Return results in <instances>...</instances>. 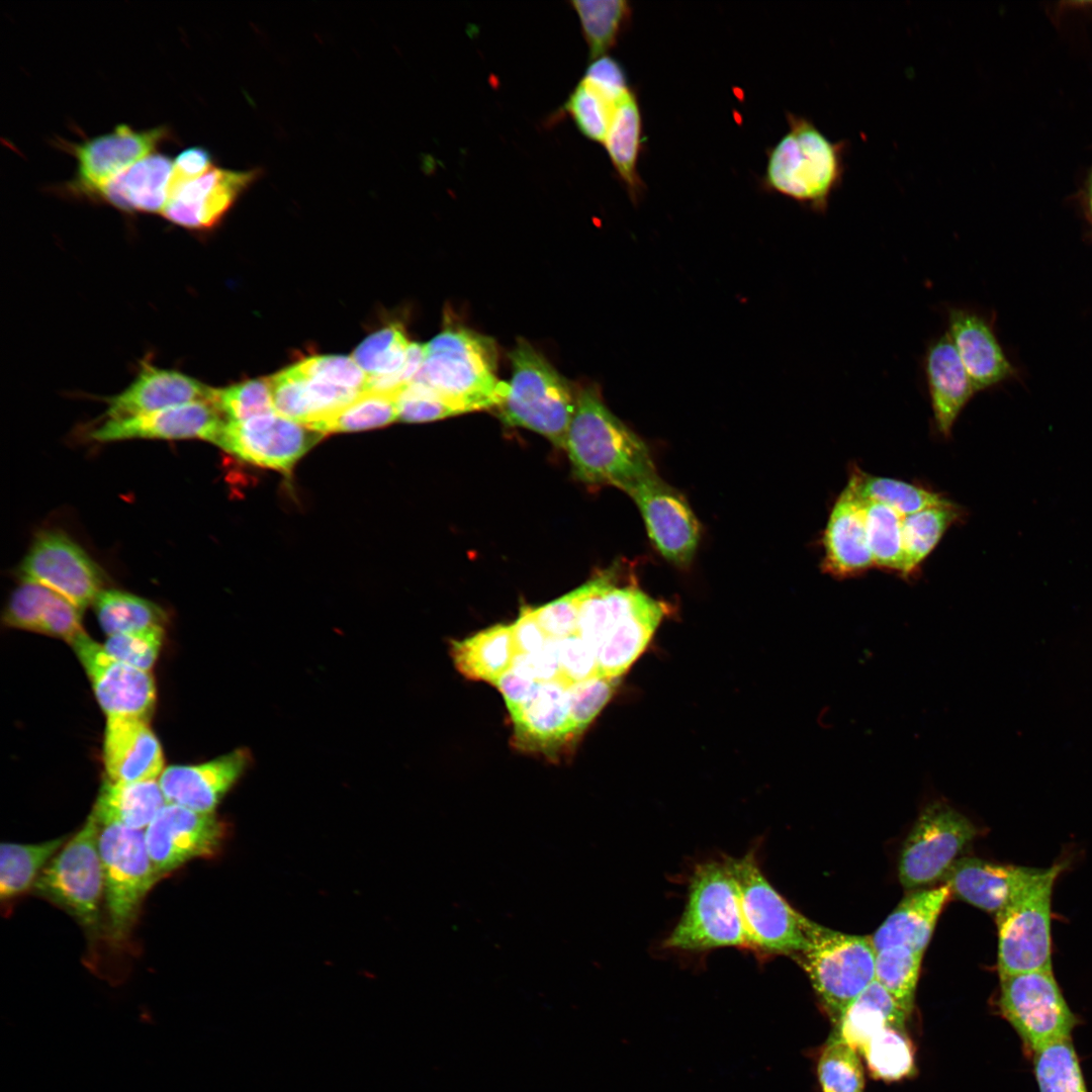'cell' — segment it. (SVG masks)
<instances>
[{"instance_id": "cell-37", "label": "cell", "mask_w": 1092, "mask_h": 1092, "mask_svg": "<svg viewBox=\"0 0 1092 1092\" xmlns=\"http://www.w3.org/2000/svg\"><path fill=\"white\" fill-rule=\"evenodd\" d=\"M847 483L860 499L882 504L901 516L949 500L941 493L927 487L901 479L874 475L857 466L851 467Z\"/></svg>"}, {"instance_id": "cell-1", "label": "cell", "mask_w": 1092, "mask_h": 1092, "mask_svg": "<svg viewBox=\"0 0 1092 1092\" xmlns=\"http://www.w3.org/2000/svg\"><path fill=\"white\" fill-rule=\"evenodd\" d=\"M564 449L575 477L587 484L627 492L657 473L647 444L607 407L595 385L576 391Z\"/></svg>"}, {"instance_id": "cell-16", "label": "cell", "mask_w": 1092, "mask_h": 1092, "mask_svg": "<svg viewBox=\"0 0 1092 1092\" xmlns=\"http://www.w3.org/2000/svg\"><path fill=\"white\" fill-rule=\"evenodd\" d=\"M168 126L136 130L119 124L110 132L62 146L77 161V172L66 186L70 193L91 197L105 182L127 167L156 152L171 140Z\"/></svg>"}, {"instance_id": "cell-44", "label": "cell", "mask_w": 1092, "mask_h": 1092, "mask_svg": "<svg viewBox=\"0 0 1092 1092\" xmlns=\"http://www.w3.org/2000/svg\"><path fill=\"white\" fill-rule=\"evenodd\" d=\"M1033 1070L1039 1092H1088L1071 1038L1034 1053Z\"/></svg>"}, {"instance_id": "cell-24", "label": "cell", "mask_w": 1092, "mask_h": 1092, "mask_svg": "<svg viewBox=\"0 0 1092 1092\" xmlns=\"http://www.w3.org/2000/svg\"><path fill=\"white\" fill-rule=\"evenodd\" d=\"M822 545L821 568L835 579L856 577L875 567L868 542L863 502L848 483L831 508Z\"/></svg>"}, {"instance_id": "cell-26", "label": "cell", "mask_w": 1092, "mask_h": 1092, "mask_svg": "<svg viewBox=\"0 0 1092 1092\" xmlns=\"http://www.w3.org/2000/svg\"><path fill=\"white\" fill-rule=\"evenodd\" d=\"M103 763L111 782L159 780L164 770V754L148 719L107 717Z\"/></svg>"}, {"instance_id": "cell-6", "label": "cell", "mask_w": 1092, "mask_h": 1092, "mask_svg": "<svg viewBox=\"0 0 1092 1092\" xmlns=\"http://www.w3.org/2000/svg\"><path fill=\"white\" fill-rule=\"evenodd\" d=\"M876 953L869 936L810 922L807 945L795 959L834 1027L852 1001L875 981Z\"/></svg>"}, {"instance_id": "cell-14", "label": "cell", "mask_w": 1092, "mask_h": 1092, "mask_svg": "<svg viewBox=\"0 0 1092 1092\" xmlns=\"http://www.w3.org/2000/svg\"><path fill=\"white\" fill-rule=\"evenodd\" d=\"M22 580L39 583L69 600L81 611L103 590L98 565L66 534L40 532L19 567Z\"/></svg>"}, {"instance_id": "cell-35", "label": "cell", "mask_w": 1092, "mask_h": 1092, "mask_svg": "<svg viewBox=\"0 0 1092 1092\" xmlns=\"http://www.w3.org/2000/svg\"><path fill=\"white\" fill-rule=\"evenodd\" d=\"M641 134L640 106L635 93L630 90L617 103L603 145L618 177L634 200L644 189L637 171Z\"/></svg>"}, {"instance_id": "cell-40", "label": "cell", "mask_w": 1092, "mask_h": 1092, "mask_svg": "<svg viewBox=\"0 0 1092 1092\" xmlns=\"http://www.w3.org/2000/svg\"><path fill=\"white\" fill-rule=\"evenodd\" d=\"M65 839L60 837L32 844L3 842L0 846L1 899H11L34 884Z\"/></svg>"}, {"instance_id": "cell-20", "label": "cell", "mask_w": 1092, "mask_h": 1092, "mask_svg": "<svg viewBox=\"0 0 1092 1092\" xmlns=\"http://www.w3.org/2000/svg\"><path fill=\"white\" fill-rule=\"evenodd\" d=\"M225 420L208 401H194L133 417L107 420L91 432L98 442L127 439H202L215 443Z\"/></svg>"}, {"instance_id": "cell-4", "label": "cell", "mask_w": 1092, "mask_h": 1092, "mask_svg": "<svg viewBox=\"0 0 1092 1092\" xmlns=\"http://www.w3.org/2000/svg\"><path fill=\"white\" fill-rule=\"evenodd\" d=\"M512 376L496 407L512 427L534 431L558 448L565 447L576 391L527 341L519 340L510 355Z\"/></svg>"}, {"instance_id": "cell-58", "label": "cell", "mask_w": 1092, "mask_h": 1092, "mask_svg": "<svg viewBox=\"0 0 1092 1092\" xmlns=\"http://www.w3.org/2000/svg\"><path fill=\"white\" fill-rule=\"evenodd\" d=\"M512 668L537 682L560 680V666L556 641L549 639L538 652L516 655Z\"/></svg>"}, {"instance_id": "cell-7", "label": "cell", "mask_w": 1092, "mask_h": 1092, "mask_svg": "<svg viewBox=\"0 0 1092 1092\" xmlns=\"http://www.w3.org/2000/svg\"><path fill=\"white\" fill-rule=\"evenodd\" d=\"M1066 867V862L1059 861L1043 869L1016 900L995 916L1000 978L1053 970L1052 896L1056 880Z\"/></svg>"}, {"instance_id": "cell-11", "label": "cell", "mask_w": 1092, "mask_h": 1092, "mask_svg": "<svg viewBox=\"0 0 1092 1092\" xmlns=\"http://www.w3.org/2000/svg\"><path fill=\"white\" fill-rule=\"evenodd\" d=\"M99 831L100 825L91 814L33 884L40 895L66 909L87 927L98 922L104 895Z\"/></svg>"}, {"instance_id": "cell-48", "label": "cell", "mask_w": 1092, "mask_h": 1092, "mask_svg": "<svg viewBox=\"0 0 1092 1092\" xmlns=\"http://www.w3.org/2000/svg\"><path fill=\"white\" fill-rule=\"evenodd\" d=\"M212 404L228 422H241L276 413L269 378L248 380L214 389Z\"/></svg>"}, {"instance_id": "cell-3", "label": "cell", "mask_w": 1092, "mask_h": 1092, "mask_svg": "<svg viewBox=\"0 0 1092 1092\" xmlns=\"http://www.w3.org/2000/svg\"><path fill=\"white\" fill-rule=\"evenodd\" d=\"M789 129L768 150L763 186L825 213L843 182L846 140L831 141L809 118L787 113Z\"/></svg>"}, {"instance_id": "cell-53", "label": "cell", "mask_w": 1092, "mask_h": 1092, "mask_svg": "<svg viewBox=\"0 0 1092 1092\" xmlns=\"http://www.w3.org/2000/svg\"><path fill=\"white\" fill-rule=\"evenodd\" d=\"M398 420L406 423L433 422L462 412L428 388L411 382L397 395Z\"/></svg>"}, {"instance_id": "cell-33", "label": "cell", "mask_w": 1092, "mask_h": 1092, "mask_svg": "<svg viewBox=\"0 0 1092 1092\" xmlns=\"http://www.w3.org/2000/svg\"><path fill=\"white\" fill-rule=\"evenodd\" d=\"M450 650L453 663L463 676L490 684L512 667L516 656L512 627L503 624L453 640Z\"/></svg>"}, {"instance_id": "cell-23", "label": "cell", "mask_w": 1092, "mask_h": 1092, "mask_svg": "<svg viewBox=\"0 0 1092 1092\" xmlns=\"http://www.w3.org/2000/svg\"><path fill=\"white\" fill-rule=\"evenodd\" d=\"M1042 870L963 857L953 862L943 880L957 897L996 916L1016 900Z\"/></svg>"}, {"instance_id": "cell-36", "label": "cell", "mask_w": 1092, "mask_h": 1092, "mask_svg": "<svg viewBox=\"0 0 1092 1092\" xmlns=\"http://www.w3.org/2000/svg\"><path fill=\"white\" fill-rule=\"evenodd\" d=\"M964 518V510L951 500L907 515L902 520L904 570L913 576L935 549L946 531Z\"/></svg>"}, {"instance_id": "cell-9", "label": "cell", "mask_w": 1092, "mask_h": 1092, "mask_svg": "<svg viewBox=\"0 0 1092 1092\" xmlns=\"http://www.w3.org/2000/svg\"><path fill=\"white\" fill-rule=\"evenodd\" d=\"M979 829L943 798L927 800L902 846L898 877L906 889L941 879Z\"/></svg>"}, {"instance_id": "cell-27", "label": "cell", "mask_w": 1092, "mask_h": 1092, "mask_svg": "<svg viewBox=\"0 0 1092 1092\" xmlns=\"http://www.w3.org/2000/svg\"><path fill=\"white\" fill-rule=\"evenodd\" d=\"M922 369L935 429L943 438H949L977 391L945 331L927 344Z\"/></svg>"}, {"instance_id": "cell-5", "label": "cell", "mask_w": 1092, "mask_h": 1092, "mask_svg": "<svg viewBox=\"0 0 1092 1092\" xmlns=\"http://www.w3.org/2000/svg\"><path fill=\"white\" fill-rule=\"evenodd\" d=\"M663 945L685 951L750 948L738 886L728 858L702 862L695 868L685 910Z\"/></svg>"}, {"instance_id": "cell-34", "label": "cell", "mask_w": 1092, "mask_h": 1092, "mask_svg": "<svg viewBox=\"0 0 1092 1092\" xmlns=\"http://www.w3.org/2000/svg\"><path fill=\"white\" fill-rule=\"evenodd\" d=\"M907 1013L874 981L847 1007L833 1033L860 1054L869 1041L889 1026L905 1027Z\"/></svg>"}, {"instance_id": "cell-38", "label": "cell", "mask_w": 1092, "mask_h": 1092, "mask_svg": "<svg viewBox=\"0 0 1092 1092\" xmlns=\"http://www.w3.org/2000/svg\"><path fill=\"white\" fill-rule=\"evenodd\" d=\"M97 620L107 636L163 626L167 614L158 605L135 595L118 590H102L94 604Z\"/></svg>"}, {"instance_id": "cell-31", "label": "cell", "mask_w": 1092, "mask_h": 1092, "mask_svg": "<svg viewBox=\"0 0 1092 1092\" xmlns=\"http://www.w3.org/2000/svg\"><path fill=\"white\" fill-rule=\"evenodd\" d=\"M950 895L949 886L943 884L905 897L871 937L876 952L904 947L923 954Z\"/></svg>"}, {"instance_id": "cell-17", "label": "cell", "mask_w": 1092, "mask_h": 1092, "mask_svg": "<svg viewBox=\"0 0 1092 1092\" xmlns=\"http://www.w3.org/2000/svg\"><path fill=\"white\" fill-rule=\"evenodd\" d=\"M226 836L214 813L204 814L166 804L145 830L151 860L162 876L198 857L217 854Z\"/></svg>"}, {"instance_id": "cell-41", "label": "cell", "mask_w": 1092, "mask_h": 1092, "mask_svg": "<svg viewBox=\"0 0 1092 1092\" xmlns=\"http://www.w3.org/2000/svg\"><path fill=\"white\" fill-rule=\"evenodd\" d=\"M396 397L392 393L364 390L311 429L326 435L384 427L398 420Z\"/></svg>"}, {"instance_id": "cell-60", "label": "cell", "mask_w": 1092, "mask_h": 1092, "mask_svg": "<svg viewBox=\"0 0 1092 1092\" xmlns=\"http://www.w3.org/2000/svg\"><path fill=\"white\" fill-rule=\"evenodd\" d=\"M511 627L516 655L538 652L549 641L535 617L534 608H522L519 618Z\"/></svg>"}, {"instance_id": "cell-25", "label": "cell", "mask_w": 1092, "mask_h": 1092, "mask_svg": "<svg viewBox=\"0 0 1092 1092\" xmlns=\"http://www.w3.org/2000/svg\"><path fill=\"white\" fill-rule=\"evenodd\" d=\"M510 715L514 743L521 750L550 757L578 737L569 717L567 686L560 680L539 682L534 695Z\"/></svg>"}, {"instance_id": "cell-13", "label": "cell", "mask_w": 1092, "mask_h": 1092, "mask_svg": "<svg viewBox=\"0 0 1092 1092\" xmlns=\"http://www.w3.org/2000/svg\"><path fill=\"white\" fill-rule=\"evenodd\" d=\"M626 493L636 504L654 549L673 566H690L702 532L684 494L658 473L636 482Z\"/></svg>"}, {"instance_id": "cell-61", "label": "cell", "mask_w": 1092, "mask_h": 1092, "mask_svg": "<svg viewBox=\"0 0 1092 1092\" xmlns=\"http://www.w3.org/2000/svg\"><path fill=\"white\" fill-rule=\"evenodd\" d=\"M491 685L500 692L509 712L513 713L534 695L539 682L524 676L511 667Z\"/></svg>"}, {"instance_id": "cell-21", "label": "cell", "mask_w": 1092, "mask_h": 1092, "mask_svg": "<svg viewBox=\"0 0 1092 1092\" xmlns=\"http://www.w3.org/2000/svg\"><path fill=\"white\" fill-rule=\"evenodd\" d=\"M251 760V752L241 747L202 763L169 766L158 781L167 804L211 814Z\"/></svg>"}, {"instance_id": "cell-18", "label": "cell", "mask_w": 1092, "mask_h": 1092, "mask_svg": "<svg viewBox=\"0 0 1092 1092\" xmlns=\"http://www.w3.org/2000/svg\"><path fill=\"white\" fill-rule=\"evenodd\" d=\"M72 647L84 667L95 697L107 717L149 719L156 704V685L151 671L123 663L110 656L103 645L86 632Z\"/></svg>"}, {"instance_id": "cell-56", "label": "cell", "mask_w": 1092, "mask_h": 1092, "mask_svg": "<svg viewBox=\"0 0 1092 1092\" xmlns=\"http://www.w3.org/2000/svg\"><path fill=\"white\" fill-rule=\"evenodd\" d=\"M85 630L81 610L69 600L53 592L41 616L37 633L72 642Z\"/></svg>"}, {"instance_id": "cell-49", "label": "cell", "mask_w": 1092, "mask_h": 1092, "mask_svg": "<svg viewBox=\"0 0 1092 1092\" xmlns=\"http://www.w3.org/2000/svg\"><path fill=\"white\" fill-rule=\"evenodd\" d=\"M620 679L597 675L567 687L569 717L578 736L610 701Z\"/></svg>"}, {"instance_id": "cell-52", "label": "cell", "mask_w": 1092, "mask_h": 1092, "mask_svg": "<svg viewBox=\"0 0 1092 1092\" xmlns=\"http://www.w3.org/2000/svg\"><path fill=\"white\" fill-rule=\"evenodd\" d=\"M53 592L39 583L23 580L9 599L3 613V623L11 628L37 633Z\"/></svg>"}, {"instance_id": "cell-59", "label": "cell", "mask_w": 1092, "mask_h": 1092, "mask_svg": "<svg viewBox=\"0 0 1092 1092\" xmlns=\"http://www.w3.org/2000/svg\"><path fill=\"white\" fill-rule=\"evenodd\" d=\"M213 167L215 165L212 155L204 147L193 146L184 149L173 162L169 183V197L180 187L204 175Z\"/></svg>"}, {"instance_id": "cell-51", "label": "cell", "mask_w": 1092, "mask_h": 1092, "mask_svg": "<svg viewBox=\"0 0 1092 1092\" xmlns=\"http://www.w3.org/2000/svg\"><path fill=\"white\" fill-rule=\"evenodd\" d=\"M296 365L303 375L312 380L359 392L367 386L368 375L352 357L312 356Z\"/></svg>"}, {"instance_id": "cell-50", "label": "cell", "mask_w": 1092, "mask_h": 1092, "mask_svg": "<svg viewBox=\"0 0 1092 1092\" xmlns=\"http://www.w3.org/2000/svg\"><path fill=\"white\" fill-rule=\"evenodd\" d=\"M163 640L164 627L155 626L108 636L103 647L113 658L139 669L151 671L160 654Z\"/></svg>"}, {"instance_id": "cell-30", "label": "cell", "mask_w": 1092, "mask_h": 1092, "mask_svg": "<svg viewBox=\"0 0 1092 1092\" xmlns=\"http://www.w3.org/2000/svg\"><path fill=\"white\" fill-rule=\"evenodd\" d=\"M268 378L275 412L309 428L360 393L312 380L303 375L296 364Z\"/></svg>"}, {"instance_id": "cell-57", "label": "cell", "mask_w": 1092, "mask_h": 1092, "mask_svg": "<svg viewBox=\"0 0 1092 1092\" xmlns=\"http://www.w3.org/2000/svg\"><path fill=\"white\" fill-rule=\"evenodd\" d=\"M581 80L615 105L631 90L623 66L608 55L590 61Z\"/></svg>"}, {"instance_id": "cell-19", "label": "cell", "mask_w": 1092, "mask_h": 1092, "mask_svg": "<svg viewBox=\"0 0 1092 1092\" xmlns=\"http://www.w3.org/2000/svg\"><path fill=\"white\" fill-rule=\"evenodd\" d=\"M260 175V169L234 171L215 166L175 191L161 213L179 226L209 230L223 218Z\"/></svg>"}, {"instance_id": "cell-54", "label": "cell", "mask_w": 1092, "mask_h": 1092, "mask_svg": "<svg viewBox=\"0 0 1092 1092\" xmlns=\"http://www.w3.org/2000/svg\"><path fill=\"white\" fill-rule=\"evenodd\" d=\"M560 666V681L570 686L598 675L595 650L579 635L555 640Z\"/></svg>"}, {"instance_id": "cell-22", "label": "cell", "mask_w": 1092, "mask_h": 1092, "mask_svg": "<svg viewBox=\"0 0 1092 1092\" xmlns=\"http://www.w3.org/2000/svg\"><path fill=\"white\" fill-rule=\"evenodd\" d=\"M946 330L976 391L989 389L1015 374L990 320L978 310L945 307Z\"/></svg>"}, {"instance_id": "cell-2", "label": "cell", "mask_w": 1092, "mask_h": 1092, "mask_svg": "<svg viewBox=\"0 0 1092 1092\" xmlns=\"http://www.w3.org/2000/svg\"><path fill=\"white\" fill-rule=\"evenodd\" d=\"M494 341L462 326H449L425 344L423 364L412 382L457 406L462 414L497 407L508 384L496 376Z\"/></svg>"}, {"instance_id": "cell-15", "label": "cell", "mask_w": 1092, "mask_h": 1092, "mask_svg": "<svg viewBox=\"0 0 1092 1092\" xmlns=\"http://www.w3.org/2000/svg\"><path fill=\"white\" fill-rule=\"evenodd\" d=\"M325 435L277 413L225 421L214 444L240 459L288 473Z\"/></svg>"}, {"instance_id": "cell-32", "label": "cell", "mask_w": 1092, "mask_h": 1092, "mask_svg": "<svg viewBox=\"0 0 1092 1092\" xmlns=\"http://www.w3.org/2000/svg\"><path fill=\"white\" fill-rule=\"evenodd\" d=\"M167 804L158 780L102 784L92 815L100 826L147 828Z\"/></svg>"}, {"instance_id": "cell-12", "label": "cell", "mask_w": 1092, "mask_h": 1092, "mask_svg": "<svg viewBox=\"0 0 1092 1092\" xmlns=\"http://www.w3.org/2000/svg\"><path fill=\"white\" fill-rule=\"evenodd\" d=\"M98 847L110 926L116 936H122L161 876L151 860L141 829L100 826Z\"/></svg>"}, {"instance_id": "cell-45", "label": "cell", "mask_w": 1092, "mask_h": 1092, "mask_svg": "<svg viewBox=\"0 0 1092 1092\" xmlns=\"http://www.w3.org/2000/svg\"><path fill=\"white\" fill-rule=\"evenodd\" d=\"M923 954L904 947L877 951L875 981L882 985L907 1012L911 1013Z\"/></svg>"}, {"instance_id": "cell-42", "label": "cell", "mask_w": 1092, "mask_h": 1092, "mask_svg": "<svg viewBox=\"0 0 1092 1092\" xmlns=\"http://www.w3.org/2000/svg\"><path fill=\"white\" fill-rule=\"evenodd\" d=\"M863 502L868 542L875 567L903 575L904 550L901 516L875 502Z\"/></svg>"}, {"instance_id": "cell-46", "label": "cell", "mask_w": 1092, "mask_h": 1092, "mask_svg": "<svg viewBox=\"0 0 1092 1092\" xmlns=\"http://www.w3.org/2000/svg\"><path fill=\"white\" fill-rule=\"evenodd\" d=\"M822 1092H863L864 1075L857 1052L833 1033L817 1064Z\"/></svg>"}, {"instance_id": "cell-39", "label": "cell", "mask_w": 1092, "mask_h": 1092, "mask_svg": "<svg viewBox=\"0 0 1092 1092\" xmlns=\"http://www.w3.org/2000/svg\"><path fill=\"white\" fill-rule=\"evenodd\" d=\"M569 4L578 16L590 61L616 46L632 14L626 0H573Z\"/></svg>"}, {"instance_id": "cell-10", "label": "cell", "mask_w": 1092, "mask_h": 1092, "mask_svg": "<svg viewBox=\"0 0 1092 1092\" xmlns=\"http://www.w3.org/2000/svg\"><path fill=\"white\" fill-rule=\"evenodd\" d=\"M999 1008L1031 1054L1071 1038L1077 1024L1053 970L1000 978Z\"/></svg>"}, {"instance_id": "cell-29", "label": "cell", "mask_w": 1092, "mask_h": 1092, "mask_svg": "<svg viewBox=\"0 0 1092 1092\" xmlns=\"http://www.w3.org/2000/svg\"><path fill=\"white\" fill-rule=\"evenodd\" d=\"M173 162L155 152L109 179L91 197L125 212H162L169 197Z\"/></svg>"}, {"instance_id": "cell-62", "label": "cell", "mask_w": 1092, "mask_h": 1092, "mask_svg": "<svg viewBox=\"0 0 1092 1092\" xmlns=\"http://www.w3.org/2000/svg\"><path fill=\"white\" fill-rule=\"evenodd\" d=\"M1088 205H1089V210H1090V213H1091V216H1092V170H1091V174H1090V177H1089V184H1088Z\"/></svg>"}, {"instance_id": "cell-43", "label": "cell", "mask_w": 1092, "mask_h": 1092, "mask_svg": "<svg viewBox=\"0 0 1092 1092\" xmlns=\"http://www.w3.org/2000/svg\"><path fill=\"white\" fill-rule=\"evenodd\" d=\"M873 1077L898 1081L915 1069L914 1050L905 1027L889 1026L876 1034L861 1053Z\"/></svg>"}, {"instance_id": "cell-55", "label": "cell", "mask_w": 1092, "mask_h": 1092, "mask_svg": "<svg viewBox=\"0 0 1092 1092\" xmlns=\"http://www.w3.org/2000/svg\"><path fill=\"white\" fill-rule=\"evenodd\" d=\"M579 608L578 588L534 609L535 617L549 639L558 640L576 633Z\"/></svg>"}, {"instance_id": "cell-47", "label": "cell", "mask_w": 1092, "mask_h": 1092, "mask_svg": "<svg viewBox=\"0 0 1092 1092\" xmlns=\"http://www.w3.org/2000/svg\"><path fill=\"white\" fill-rule=\"evenodd\" d=\"M616 105L580 80L563 104L562 110L584 138L603 144Z\"/></svg>"}, {"instance_id": "cell-28", "label": "cell", "mask_w": 1092, "mask_h": 1092, "mask_svg": "<svg viewBox=\"0 0 1092 1092\" xmlns=\"http://www.w3.org/2000/svg\"><path fill=\"white\" fill-rule=\"evenodd\" d=\"M214 389L185 373L145 363L128 387L107 399L106 416L115 420L194 401L212 403Z\"/></svg>"}, {"instance_id": "cell-8", "label": "cell", "mask_w": 1092, "mask_h": 1092, "mask_svg": "<svg viewBox=\"0 0 1092 1092\" xmlns=\"http://www.w3.org/2000/svg\"><path fill=\"white\" fill-rule=\"evenodd\" d=\"M737 882L749 947L766 954L796 957L807 945L811 920L771 886L753 851L728 858Z\"/></svg>"}]
</instances>
